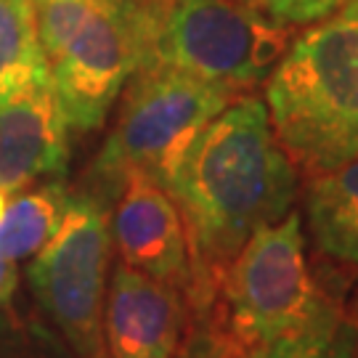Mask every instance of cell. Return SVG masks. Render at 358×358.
<instances>
[{
	"mask_svg": "<svg viewBox=\"0 0 358 358\" xmlns=\"http://www.w3.org/2000/svg\"><path fill=\"white\" fill-rule=\"evenodd\" d=\"M66 202L69 189L62 180H48L38 189H19L8 199L0 223V252L16 263L38 255L59 229Z\"/></svg>",
	"mask_w": 358,
	"mask_h": 358,
	"instance_id": "obj_12",
	"label": "cell"
},
{
	"mask_svg": "<svg viewBox=\"0 0 358 358\" xmlns=\"http://www.w3.org/2000/svg\"><path fill=\"white\" fill-rule=\"evenodd\" d=\"M109 202L96 192H69L64 217L27 268L40 316L75 358H109L103 340L106 268L112 257Z\"/></svg>",
	"mask_w": 358,
	"mask_h": 358,
	"instance_id": "obj_5",
	"label": "cell"
},
{
	"mask_svg": "<svg viewBox=\"0 0 358 358\" xmlns=\"http://www.w3.org/2000/svg\"><path fill=\"white\" fill-rule=\"evenodd\" d=\"M356 334V310L329 292L321 310L300 332L257 348L244 358H353Z\"/></svg>",
	"mask_w": 358,
	"mask_h": 358,
	"instance_id": "obj_13",
	"label": "cell"
},
{
	"mask_svg": "<svg viewBox=\"0 0 358 358\" xmlns=\"http://www.w3.org/2000/svg\"><path fill=\"white\" fill-rule=\"evenodd\" d=\"M292 40V24L273 22L242 0H162L149 62L242 96L273 72Z\"/></svg>",
	"mask_w": 358,
	"mask_h": 358,
	"instance_id": "obj_6",
	"label": "cell"
},
{
	"mask_svg": "<svg viewBox=\"0 0 358 358\" xmlns=\"http://www.w3.org/2000/svg\"><path fill=\"white\" fill-rule=\"evenodd\" d=\"M340 19L358 24V0H345V3H343V8H340Z\"/></svg>",
	"mask_w": 358,
	"mask_h": 358,
	"instance_id": "obj_19",
	"label": "cell"
},
{
	"mask_svg": "<svg viewBox=\"0 0 358 358\" xmlns=\"http://www.w3.org/2000/svg\"><path fill=\"white\" fill-rule=\"evenodd\" d=\"M0 358H75L40 310L0 308Z\"/></svg>",
	"mask_w": 358,
	"mask_h": 358,
	"instance_id": "obj_15",
	"label": "cell"
},
{
	"mask_svg": "<svg viewBox=\"0 0 358 358\" xmlns=\"http://www.w3.org/2000/svg\"><path fill=\"white\" fill-rule=\"evenodd\" d=\"M250 8L266 13L273 22L282 24H303L319 22L343 8L345 0H242Z\"/></svg>",
	"mask_w": 358,
	"mask_h": 358,
	"instance_id": "obj_17",
	"label": "cell"
},
{
	"mask_svg": "<svg viewBox=\"0 0 358 358\" xmlns=\"http://www.w3.org/2000/svg\"><path fill=\"white\" fill-rule=\"evenodd\" d=\"M19 287V268H16V260L6 257L0 252V308L11 306L13 294Z\"/></svg>",
	"mask_w": 358,
	"mask_h": 358,
	"instance_id": "obj_18",
	"label": "cell"
},
{
	"mask_svg": "<svg viewBox=\"0 0 358 358\" xmlns=\"http://www.w3.org/2000/svg\"><path fill=\"white\" fill-rule=\"evenodd\" d=\"M236 96L178 66L146 62L130 77L115 128L90 167L96 183L90 192L109 202L130 170L149 173L165 186L194 138Z\"/></svg>",
	"mask_w": 358,
	"mask_h": 358,
	"instance_id": "obj_3",
	"label": "cell"
},
{
	"mask_svg": "<svg viewBox=\"0 0 358 358\" xmlns=\"http://www.w3.org/2000/svg\"><path fill=\"white\" fill-rule=\"evenodd\" d=\"M327 294L308 266L303 217L289 210L244 242L207 313L244 358L300 332L321 310Z\"/></svg>",
	"mask_w": 358,
	"mask_h": 358,
	"instance_id": "obj_4",
	"label": "cell"
},
{
	"mask_svg": "<svg viewBox=\"0 0 358 358\" xmlns=\"http://www.w3.org/2000/svg\"><path fill=\"white\" fill-rule=\"evenodd\" d=\"M51 69L38 35L32 0H0V101Z\"/></svg>",
	"mask_w": 358,
	"mask_h": 358,
	"instance_id": "obj_14",
	"label": "cell"
},
{
	"mask_svg": "<svg viewBox=\"0 0 358 358\" xmlns=\"http://www.w3.org/2000/svg\"><path fill=\"white\" fill-rule=\"evenodd\" d=\"M109 223L112 242L125 266L178 287L186 297L192 279L186 226L159 180L141 170L125 173Z\"/></svg>",
	"mask_w": 358,
	"mask_h": 358,
	"instance_id": "obj_8",
	"label": "cell"
},
{
	"mask_svg": "<svg viewBox=\"0 0 358 358\" xmlns=\"http://www.w3.org/2000/svg\"><path fill=\"white\" fill-rule=\"evenodd\" d=\"M306 220L313 250L358 273V157L308 178Z\"/></svg>",
	"mask_w": 358,
	"mask_h": 358,
	"instance_id": "obj_11",
	"label": "cell"
},
{
	"mask_svg": "<svg viewBox=\"0 0 358 358\" xmlns=\"http://www.w3.org/2000/svg\"><path fill=\"white\" fill-rule=\"evenodd\" d=\"M6 207H8V192L0 186V223H3V215H6Z\"/></svg>",
	"mask_w": 358,
	"mask_h": 358,
	"instance_id": "obj_20",
	"label": "cell"
},
{
	"mask_svg": "<svg viewBox=\"0 0 358 358\" xmlns=\"http://www.w3.org/2000/svg\"><path fill=\"white\" fill-rule=\"evenodd\" d=\"M356 319H358V308H356ZM353 358H358V334H356V348H353Z\"/></svg>",
	"mask_w": 358,
	"mask_h": 358,
	"instance_id": "obj_21",
	"label": "cell"
},
{
	"mask_svg": "<svg viewBox=\"0 0 358 358\" xmlns=\"http://www.w3.org/2000/svg\"><path fill=\"white\" fill-rule=\"evenodd\" d=\"M43 53L51 64L103 0H32Z\"/></svg>",
	"mask_w": 358,
	"mask_h": 358,
	"instance_id": "obj_16",
	"label": "cell"
},
{
	"mask_svg": "<svg viewBox=\"0 0 358 358\" xmlns=\"http://www.w3.org/2000/svg\"><path fill=\"white\" fill-rule=\"evenodd\" d=\"M165 189L186 226V306L194 319L215 306L244 242L292 210L297 170L271 128L268 106L242 93L202 128Z\"/></svg>",
	"mask_w": 358,
	"mask_h": 358,
	"instance_id": "obj_1",
	"label": "cell"
},
{
	"mask_svg": "<svg viewBox=\"0 0 358 358\" xmlns=\"http://www.w3.org/2000/svg\"><path fill=\"white\" fill-rule=\"evenodd\" d=\"M162 0H103L51 62L69 130L103 125L117 96L152 56Z\"/></svg>",
	"mask_w": 358,
	"mask_h": 358,
	"instance_id": "obj_7",
	"label": "cell"
},
{
	"mask_svg": "<svg viewBox=\"0 0 358 358\" xmlns=\"http://www.w3.org/2000/svg\"><path fill=\"white\" fill-rule=\"evenodd\" d=\"M266 103L282 149L308 178L358 157V24L337 16L294 38L268 75Z\"/></svg>",
	"mask_w": 358,
	"mask_h": 358,
	"instance_id": "obj_2",
	"label": "cell"
},
{
	"mask_svg": "<svg viewBox=\"0 0 358 358\" xmlns=\"http://www.w3.org/2000/svg\"><path fill=\"white\" fill-rule=\"evenodd\" d=\"M186 324L189 306L178 287L117 263L103 306L109 358H173Z\"/></svg>",
	"mask_w": 358,
	"mask_h": 358,
	"instance_id": "obj_9",
	"label": "cell"
},
{
	"mask_svg": "<svg viewBox=\"0 0 358 358\" xmlns=\"http://www.w3.org/2000/svg\"><path fill=\"white\" fill-rule=\"evenodd\" d=\"M69 162V125L51 69L0 101V186L27 189L38 178H62Z\"/></svg>",
	"mask_w": 358,
	"mask_h": 358,
	"instance_id": "obj_10",
	"label": "cell"
}]
</instances>
